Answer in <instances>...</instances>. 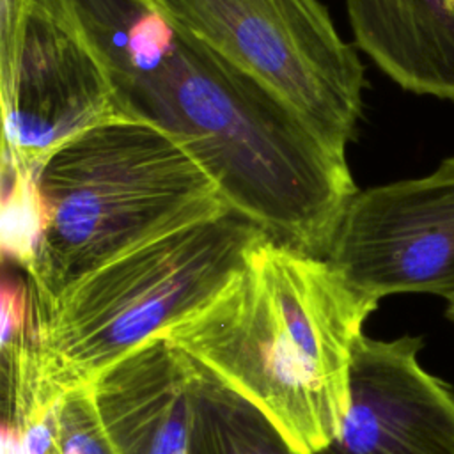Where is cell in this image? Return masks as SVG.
I'll list each match as a JSON object with an SVG mask.
<instances>
[{
	"label": "cell",
	"instance_id": "cell-1",
	"mask_svg": "<svg viewBox=\"0 0 454 454\" xmlns=\"http://www.w3.org/2000/svg\"><path fill=\"white\" fill-rule=\"evenodd\" d=\"M99 50L128 119L177 140L231 211L270 239L325 257L358 192L346 153L232 66L160 0H66Z\"/></svg>",
	"mask_w": 454,
	"mask_h": 454
},
{
	"label": "cell",
	"instance_id": "cell-2",
	"mask_svg": "<svg viewBox=\"0 0 454 454\" xmlns=\"http://www.w3.org/2000/svg\"><path fill=\"white\" fill-rule=\"evenodd\" d=\"M378 309L325 257L264 239L220 296L165 339L255 404L298 454L335 438L349 403V364Z\"/></svg>",
	"mask_w": 454,
	"mask_h": 454
},
{
	"label": "cell",
	"instance_id": "cell-3",
	"mask_svg": "<svg viewBox=\"0 0 454 454\" xmlns=\"http://www.w3.org/2000/svg\"><path fill=\"white\" fill-rule=\"evenodd\" d=\"M35 183L43 231L27 273L41 307L115 257L231 211L197 160L144 121H112L74 137Z\"/></svg>",
	"mask_w": 454,
	"mask_h": 454
},
{
	"label": "cell",
	"instance_id": "cell-4",
	"mask_svg": "<svg viewBox=\"0 0 454 454\" xmlns=\"http://www.w3.org/2000/svg\"><path fill=\"white\" fill-rule=\"evenodd\" d=\"M266 232L227 211L90 271L43 309V380L60 399L140 344L165 335L247 270Z\"/></svg>",
	"mask_w": 454,
	"mask_h": 454
},
{
	"label": "cell",
	"instance_id": "cell-5",
	"mask_svg": "<svg viewBox=\"0 0 454 454\" xmlns=\"http://www.w3.org/2000/svg\"><path fill=\"white\" fill-rule=\"evenodd\" d=\"M232 66L346 153L364 112L365 69L319 0H160Z\"/></svg>",
	"mask_w": 454,
	"mask_h": 454
},
{
	"label": "cell",
	"instance_id": "cell-6",
	"mask_svg": "<svg viewBox=\"0 0 454 454\" xmlns=\"http://www.w3.org/2000/svg\"><path fill=\"white\" fill-rule=\"evenodd\" d=\"M0 103L2 161L32 176L74 137L128 119L66 0H0Z\"/></svg>",
	"mask_w": 454,
	"mask_h": 454
},
{
	"label": "cell",
	"instance_id": "cell-7",
	"mask_svg": "<svg viewBox=\"0 0 454 454\" xmlns=\"http://www.w3.org/2000/svg\"><path fill=\"white\" fill-rule=\"evenodd\" d=\"M325 259L374 305L399 293L454 300V156L431 174L358 190Z\"/></svg>",
	"mask_w": 454,
	"mask_h": 454
},
{
	"label": "cell",
	"instance_id": "cell-8",
	"mask_svg": "<svg viewBox=\"0 0 454 454\" xmlns=\"http://www.w3.org/2000/svg\"><path fill=\"white\" fill-rule=\"evenodd\" d=\"M420 337L360 333L349 364V403L319 454H454V390L422 369Z\"/></svg>",
	"mask_w": 454,
	"mask_h": 454
},
{
	"label": "cell",
	"instance_id": "cell-9",
	"mask_svg": "<svg viewBox=\"0 0 454 454\" xmlns=\"http://www.w3.org/2000/svg\"><path fill=\"white\" fill-rule=\"evenodd\" d=\"M199 365L165 337L131 349L89 387L115 454H190Z\"/></svg>",
	"mask_w": 454,
	"mask_h": 454
},
{
	"label": "cell",
	"instance_id": "cell-10",
	"mask_svg": "<svg viewBox=\"0 0 454 454\" xmlns=\"http://www.w3.org/2000/svg\"><path fill=\"white\" fill-rule=\"evenodd\" d=\"M362 50L401 89L454 103V0H346Z\"/></svg>",
	"mask_w": 454,
	"mask_h": 454
},
{
	"label": "cell",
	"instance_id": "cell-11",
	"mask_svg": "<svg viewBox=\"0 0 454 454\" xmlns=\"http://www.w3.org/2000/svg\"><path fill=\"white\" fill-rule=\"evenodd\" d=\"M190 454H298L248 399L199 367Z\"/></svg>",
	"mask_w": 454,
	"mask_h": 454
},
{
	"label": "cell",
	"instance_id": "cell-12",
	"mask_svg": "<svg viewBox=\"0 0 454 454\" xmlns=\"http://www.w3.org/2000/svg\"><path fill=\"white\" fill-rule=\"evenodd\" d=\"M35 177L2 161V259L25 271L32 264L43 231V211Z\"/></svg>",
	"mask_w": 454,
	"mask_h": 454
},
{
	"label": "cell",
	"instance_id": "cell-13",
	"mask_svg": "<svg viewBox=\"0 0 454 454\" xmlns=\"http://www.w3.org/2000/svg\"><path fill=\"white\" fill-rule=\"evenodd\" d=\"M57 431L60 454H115L89 385L62 394L57 404Z\"/></svg>",
	"mask_w": 454,
	"mask_h": 454
},
{
	"label": "cell",
	"instance_id": "cell-14",
	"mask_svg": "<svg viewBox=\"0 0 454 454\" xmlns=\"http://www.w3.org/2000/svg\"><path fill=\"white\" fill-rule=\"evenodd\" d=\"M59 401L34 410L16 427H12L20 434L18 454H60L57 431Z\"/></svg>",
	"mask_w": 454,
	"mask_h": 454
},
{
	"label": "cell",
	"instance_id": "cell-15",
	"mask_svg": "<svg viewBox=\"0 0 454 454\" xmlns=\"http://www.w3.org/2000/svg\"><path fill=\"white\" fill-rule=\"evenodd\" d=\"M445 316H447V319H449V321H452V323H454V300H450V301H449L447 310H445Z\"/></svg>",
	"mask_w": 454,
	"mask_h": 454
}]
</instances>
